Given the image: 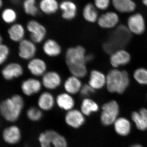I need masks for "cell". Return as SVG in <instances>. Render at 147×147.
Instances as JSON below:
<instances>
[{
  "label": "cell",
  "mask_w": 147,
  "mask_h": 147,
  "mask_svg": "<svg viewBox=\"0 0 147 147\" xmlns=\"http://www.w3.org/2000/svg\"><path fill=\"white\" fill-rule=\"evenodd\" d=\"M86 50L82 45L70 46L66 50L65 61L70 75L81 79L88 74L86 57Z\"/></svg>",
  "instance_id": "cell-1"
},
{
  "label": "cell",
  "mask_w": 147,
  "mask_h": 147,
  "mask_svg": "<svg viewBox=\"0 0 147 147\" xmlns=\"http://www.w3.org/2000/svg\"><path fill=\"white\" fill-rule=\"evenodd\" d=\"M129 84V74L126 70L113 68L106 75L105 87L110 92L121 94L126 90Z\"/></svg>",
  "instance_id": "cell-2"
},
{
  "label": "cell",
  "mask_w": 147,
  "mask_h": 147,
  "mask_svg": "<svg viewBox=\"0 0 147 147\" xmlns=\"http://www.w3.org/2000/svg\"><path fill=\"white\" fill-rule=\"evenodd\" d=\"M24 105L23 96L17 94H13L1 102L0 113L6 120L13 122L19 117Z\"/></svg>",
  "instance_id": "cell-3"
},
{
  "label": "cell",
  "mask_w": 147,
  "mask_h": 147,
  "mask_svg": "<svg viewBox=\"0 0 147 147\" xmlns=\"http://www.w3.org/2000/svg\"><path fill=\"white\" fill-rule=\"evenodd\" d=\"M131 33L127 26L121 25L117 26L111 34L110 39L102 45L105 53L110 55L127 44L131 38Z\"/></svg>",
  "instance_id": "cell-4"
},
{
  "label": "cell",
  "mask_w": 147,
  "mask_h": 147,
  "mask_svg": "<svg viewBox=\"0 0 147 147\" xmlns=\"http://www.w3.org/2000/svg\"><path fill=\"white\" fill-rule=\"evenodd\" d=\"M26 28L29 34V38L37 45L42 44L47 38L46 27L36 19H30L27 21Z\"/></svg>",
  "instance_id": "cell-5"
},
{
  "label": "cell",
  "mask_w": 147,
  "mask_h": 147,
  "mask_svg": "<svg viewBox=\"0 0 147 147\" xmlns=\"http://www.w3.org/2000/svg\"><path fill=\"white\" fill-rule=\"evenodd\" d=\"M38 140L40 147H67L65 138L54 130L42 132L40 134Z\"/></svg>",
  "instance_id": "cell-6"
},
{
  "label": "cell",
  "mask_w": 147,
  "mask_h": 147,
  "mask_svg": "<svg viewBox=\"0 0 147 147\" xmlns=\"http://www.w3.org/2000/svg\"><path fill=\"white\" fill-rule=\"evenodd\" d=\"M25 73V68L20 63L16 61L7 62L3 66L1 74L7 82H11L21 78Z\"/></svg>",
  "instance_id": "cell-7"
},
{
  "label": "cell",
  "mask_w": 147,
  "mask_h": 147,
  "mask_svg": "<svg viewBox=\"0 0 147 147\" xmlns=\"http://www.w3.org/2000/svg\"><path fill=\"white\" fill-rule=\"evenodd\" d=\"M18 44L17 54L21 59L28 62L36 57L37 45L30 38H25Z\"/></svg>",
  "instance_id": "cell-8"
},
{
  "label": "cell",
  "mask_w": 147,
  "mask_h": 147,
  "mask_svg": "<svg viewBox=\"0 0 147 147\" xmlns=\"http://www.w3.org/2000/svg\"><path fill=\"white\" fill-rule=\"evenodd\" d=\"M40 79L43 88L50 92L58 89L63 82L61 74L55 70H48Z\"/></svg>",
  "instance_id": "cell-9"
},
{
  "label": "cell",
  "mask_w": 147,
  "mask_h": 147,
  "mask_svg": "<svg viewBox=\"0 0 147 147\" xmlns=\"http://www.w3.org/2000/svg\"><path fill=\"white\" fill-rule=\"evenodd\" d=\"M42 88L40 79L32 76L24 79L20 84L22 93L28 97L39 93Z\"/></svg>",
  "instance_id": "cell-10"
},
{
  "label": "cell",
  "mask_w": 147,
  "mask_h": 147,
  "mask_svg": "<svg viewBox=\"0 0 147 147\" xmlns=\"http://www.w3.org/2000/svg\"><path fill=\"white\" fill-rule=\"evenodd\" d=\"M101 120L103 124L109 125L115 122L118 115L119 107L117 102L112 100L105 103L102 106Z\"/></svg>",
  "instance_id": "cell-11"
},
{
  "label": "cell",
  "mask_w": 147,
  "mask_h": 147,
  "mask_svg": "<svg viewBox=\"0 0 147 147\" xmlns=\"http://www.w3.org/2000/svg\"><path fill=\"white\" fill-rule=\"evenodd\" d=\"M26 68L32 76L39 78L48 71V65L44 59L36 57L27 62Z\"/></svg>",
  "instance_id": "cell-12"
},
{
  "label": "cell",
  "mask_w": 147,
  "mask_h": 147,
  "mask_svg": "<svg viewBox=\"0 0 147 147\" xmlns=\"http://www.w3.org/2000/svg\"><path fill=\"white\" fill-rule=\"evenodd\" d=\"M127 27L131 34L137 35L143 34L146 28L144 16L140 13L132 14L127 19Z\"/></svg>",
  "instance_id": "cell-13"
},
{
  "label": "cell",
  "mask_w": 147,
  "mask_h": 147,
  "mask_svg": "<svg viewBox=\"0 0 147 147\" xmlns=\"http://www.w3.org/2000/svg\"><path fill=\"white\" fill-rule=\"evenodd\" d=\"M59 10L61 17L66 21H71L76 18L78 12V7L72 0H64L60 2Z\"/></svg>",
  "instance_id": "cell-14"
},
{
  "label": "cell",
  "mask_w": 147,
  "mask_h": 147,
  "mask_svg": "<svg viewBox=\"0 0 147 147\" xmlns=\"http://www.w3.org/2000/svg\"><path fill=\"white\" fill-rule=\"evenodd\" d=\"M42 50L47 57L56 58L61 55L63 48L57 40L53 38H48L42 43Z\"/></svg>",
  "instance_id": "cell-15"
},
{
  "label": "cell",
  "mask_w": 147,
  "mask_h": 147,
  "mask_svg": "<svg viewBox=\"0 0 147 147\" xmlns=\"http://www.w3.org/2000/svg\"><path fill=\"white\" fill-rule=\"evenodd\" d=\"M131 60V55L122 48L116 50L110 55V63L113 68L118 69L130 63Z\"/></svg>",
  "instance_id": "cell-16"
},
{
  "label": "cell",
  "mask_w": 147,
  "mask_h": 147,
  "mask_svg": "<svg viewBox=\"0 0 147 147\" xmlns=\"http://www.w3.org/2000/svg\"><path fill=\"white\" fill-rule=\"evenodd\" d=\"M27 32L26 26L17 22L9 26L7 32L9 40L18 43L26 38Z\"/></svg>",
  "instance_id": "cell-17"
},
{
  "label": "cell",
  "mask_w": 147,
  "mask_h": 147,
  "mask_svg": "<svg viewBox=\"0 0 147 147\" xmlns=\"http://www.w3.org/2000/svg\"><path fill=\"white\" fill-rule=\"evenodd\" d=\"M119 21L118 15L113 11H108L98 17L97 23L100 28L111 29L117 26Z\"/></svg>",
  "instance_id": "cell-18"
},
{
  "label": "cell",
  "mask_w": 147,
  "mask_h": 147,
  "mask_svg": "<svg viewBox=\"0 0 147 147\" xmlns=\"http://www.w3.org/2000/svg\"><path fill=\"white\" fill-rule=\"evenodd\" d=\"M106 75L98 69H92L89 73L88 84L94 90L101 89L106 86Z\"/></svg>",
  "instance_id": "cell-19"
},
{
  "label": "cell",
  "mask_w": 147,
  "mask_h": 147,
  "mask_svg": "<svg viewBox=\"0 0 147 147\" xmlns=\"http://www.w3.org/2000/svg\"><path fill=\"white\" fill-rule=\"evenodd\" d=\"M83 84L82 79L70 74L63 80L62 86L64 92L73 96L79 93Z\"/></svg>",
  "instance_id": "cell-20"
},
{
  "label": "cell",
  "mask_w": 147,
  "mask_h": 147,
  "mask_svg": "<svg viewBox=\"0 0 147 147\" xmlns=\"http://www.w3.org/2000/svg\"><path fill=\"white\" fill-rule=\"evenodd\" d=\"M67 124L73 128H79L85 122L84 115L82 112L76 109L69 110L65 117Z\"/></svg>",
  "instance_id": "cell-21"
},
{
  "label": "cell",
  "mask_w": 147,
  "mask_h": 147,
  "mask_svg": "<svg viewBox=\"0 0 147 147\" xmlns=\"http://www.w3.org/2000/svg\"><path fill=\"white\" fill-rule=\"evenodd\" d=\"M0 18L4 24L9 26L17 22L18 13L13 6H5L0 11Z\"/></svg>",
  "instance_id": "cell-22"
},
{
  "label": "cell",
  "mask_w": 147,
  "mask_h": 147,
  "mask_svg": "<svg viewBox=\"0 0 147 147\" xmlns=\"http://www.w3.org/2000/svg\"><path fill=\"white\" fill-rule=\"evenodd\" d=\"M58 0H40L38 5L40 12L47 16L56 14L59 10Z\"/></svg>",
  "instance_id": "cell-23"
},
{
  "label": "cell",
  "mask_w": 147,
  "mask_h": 147,
  "mask_svg": "<svg viewBox=\"0 0 147 147\" xmlns=\"http://www.w3.org/2000/svg\"><path fill=\"white\" fill-rule=\"evenodd\" d=\"M56 98L50 91H45L40 94L37 100L38 107L41 110L48 111L51 110L54 107Z\"/></svg>",
  "instance_id": "cell-24"
},
{
  "label": "cell",
  "mask_w": 147,
  "mask_h": 147,
  "mask_svg": "<svg viewBox=\"0 0 147 147\" xmlns=\"http://www.w3.org/2000/svg\"><path fill=\"white\" fill-rule=\"evenodd\" d=\"M56 102L59 108L68 111L73 109L75 104L72 95L65 92L60 93L57 95Z\"/></svg>",
  "instance_id": "cell-25"
},
{
  "label": "cell",
  "mask_w": 147,
  "mask_h": 147,
  "mask_svg": "<svg viewBox=\"0 0 147 147\" xmlns=\"http://www.w3.org/2000/svg\"><path fill=\"white\" fill-rule=\"evenodd\" d=\"M82 16L83 19L90 24L97 22L99 16L97 8L93 3L91 2L86 3L83 7Z\"/></svg>",
  "instance_id": "cell-26"
},
{
  "label": "cell",
  "mask_w": 147,
  "mask_h": 147,
  "mask_svg": "<svg viewBox=\"0 0 147 147\" xmlns=\"http://www.w3.org/2000/svg\"><path fill=\"white\" fill-rule=\"evenodd\" d=\"M3 137L4 140L7 144H16L21 139V131L18 127L15 125L8 127L3 131Z\"/></svg>",
  "instance_id": "cell-27"
},
{
  "label": "cell",
  "mask_w": 147,
  "mask_h": 147,
  "mask_svg": "<svg viewBox=\"0 0 147 147\" xmlns=\"http://www.w3.org/2000/svg\"><path fill=\"white\" fill-rule=\"evenodd\" d=\"M113 6L119 12L130 13L135 10V3L132 0H112Z\"/></svg>",
  "instance_id": "cell-28"
},
{
  "label": "cell",
  "mask_w": 147,
  "mask_h": 147,
  "mask_svg": "<svg viewBox=\"0 0 147 147\" xmlns=\"http://www.w3.org/2000/svg\"><path fill=\"white\" fill-rule=\"evenodd\" d=\"M21 5L23 11L27 16L35 17L39 14V9L36 0H22Z\"/></svg>",
  "instance_id": "cell-29"
},
{
  "label": "cell",
  "mask_w": 147,
  "mask_h": 147,
  "mask_svg": "<svg viewBox=\"0 0 147 147\" xmlns=\"http://www.w3.org/2000/svg\"><path fill=\"white\" fill-rule=\"evenodd\" d=\"M131 118L139 129L144 130L147 129V110L142 108L138 112L132 113Z\"/></svg>",
  "instance_id": "cell-30"
},
{
  "label": "cell",
  "mask_w": 147,
  "mask_h": 147,
  "mask_svg": "<svg viewBox=\"0 0 147 147\" xmlns=\"http://www.w3.org/2000/svg\"><path fill=\"white\" fill-rule=\"evenodd\" d=\"M115 124V129L118 134L125 136L129 133L131 128L130 123L124 118H120L116 120Z\"/></svg>",
  "instance_id": "cell-31"
},
{
  "label": "cell",
  "mask_w": 147,
  "mask_h": 147,
  "mask_svg": "<svg viewBox=\"0 0 147 147\" xmlns=\"http://www.w3.org/2000/svg\"><path fill=\"white\" fill-rule=\"evenodd\" d=\"M81 111L84 115L89 116L92 113L98 110V106L96 102L89 98H84L81 105Z\"/></svg>",
  "instance_id": "cell-32"
},
{
  "label": "cell",
  "mask_w": 147,
  "mask_h": 147,
  "mask_svg": "<svg viewBox=\"0 0 147 147\" xmlns=\"http://www.w3.org/2000/svg\"><path fill=\"white\" fill-rule=\"evenodd\" d=\"M133 78L135 82L140 85H147V69L140 67L135 69L133 72Z\"/></svg>",
  "instance_id": "cell-33"
},
{
  "label": "cell",
  "mask_w": 147,
  "mask_h": 147,
  "mask_svg": "<svg viewBox=\"0 0 147 147\" xmlns=\"http://www.w3.org/2000/svg\"><path fill=\"white\" fill-rule=\"evenodd\" d=\"M11 50L8 45L3 42L0 44V65L7 63L10 57Z\"/></svg>",
  "instance_id": "cell-34"
},
{
  "label": "cell",
  "mask_w": 147,
  "mask_h": 147,
  "mask_svg": "<svg viewBox=\"0 0 147 147\" xmlns=\"http://www.w3.org/2000/svg\"><path fill=\"white\" fill-rule=\"evenodd\" d=\"M27 117L30 120L37 121L40 120L42 117L41 110L35 107H31L27 111Z\"/></svg>",
  "instance_id": "cell-35"
},
{
  "label": "cell",
  "mask_w": 147,
  "mask_h": 147,
  "mask_svg": "<svg viewBox=\"0 0 147 147\" xmlns=\"http://www.w3.org/2000/svg\"><path fill=\"white\" fill-rule=\"evenodd\" d=\"M95 92L92 88L88 83L84 84L80 90V95L84 98H89L90 96L94 93Z\"/></svg>",
  "instance_id": "cell-36"
},
{
  "label": "cell",
  "mask_w": 147,
  "mask_h": 147,
  "mask_svg": "<svg viewBox=\"0 0 147 147\" xmlns=\"http://www.w3.org/2000/svg\"><path fill=\"white\" fill-rule=\"evenodd\" d=\"M93 4L98 10H105L109 7L110 0H94Z\"/></svg>",
  "instance_id": "cell-37"
},
{
  "label": "cell",
  "mask_w": 147,
  "mask_h": 147,
  "mask_svg": "<svg viewBox=\"0 0 147 147\" xmlns=\"http://www.w3.org/2000/svg\"><path fill=\"white\" fill-rule=\"evenodd\" d=\"M9 2L12 6H16L21 4L22 0H8Z\"/></svg>",
  "instance_id": "cell-38"
},
{
  "label": "cell",
  "mask_w": 147,
  "mask_h": 147,
  "mask_svg": "<svg viewBox=\"0 0 147 147\" xmlns=\"http://www.w3.org/2000/svg\"><path fill=\"white\" fill-rule=\"evenodd\" d=\"M94 59V55L93 54H90V53H89V54L87 53L86 57V60L87 63L91 62Z\"/></svg>",
  "instance_id": "cell-39"
},
{
  "label": "cell",
  "mask_w": 147,
  "mask_h": 147,
  "mask_svg": "<svg viewBox=\"0 0 147 147\" xmlns=\"http://www.w3.org/2000/svg\"><path fill=\"white\" fill-rule=\"evenodd\" d=\"M5 6V0H0V11Z\"/></svg>",
  "instance_id": "cell-40"
},
{
  "label": "cell",
  "mask_w": 147,
  "mask_h": 147,
  "mask_svg": "<svg viewBox=\"0 0 147 147\" xmlns=\"http://www.w3.org/2000/svg\"><path fill=\"white\" fill-rule=\"evenodd\" d=\"M3 42V36L0 33V44H2Z\"/></svg>",
  "instance_id": "cell-41"
},
{
  "label": "cell",
  "mask_w": 147,
  "mask_h": 147,
  "mask_svg": "<svg viewBox=\"0 0 147 147\" xmlns=\"http://www.w3.org/2000/svg\"><path fill=\"white\" fill-rule=\"evenodd\" d=\"M143 4L147 7V0H143L142 1Z\"/></svg>",
  "instance_id": "cell-42"
},
{
  "label": "cell",
  "mask_w": 147,
  "mask_h": 147,
  "mask_svg": "<svg viewBox=\"0 0 147 147\" xmlns=\"http://www.w3.org/2000/svg\"><path fill=\"white\" fill-rule=\"evenodd\" d=\"M131 147H142V146H141V145H134V146H132Z\"/></svg>",
  "instance_id": "cell-43"
},
{
  "label": "cell",
  "mask_w": 147,
  "mask_h": 147,
  "mask_svg": "<svg viewBox=\"0 0 147 147\" xmlns=\"http://www.w3.org/2000/svg\"><path fill=\"white\" fill-rule=\"evenodd\" d=\"M61 1H64V0H61Z\"/></svg>",
  "instance_id": "cell-44"
}]
</instances>
